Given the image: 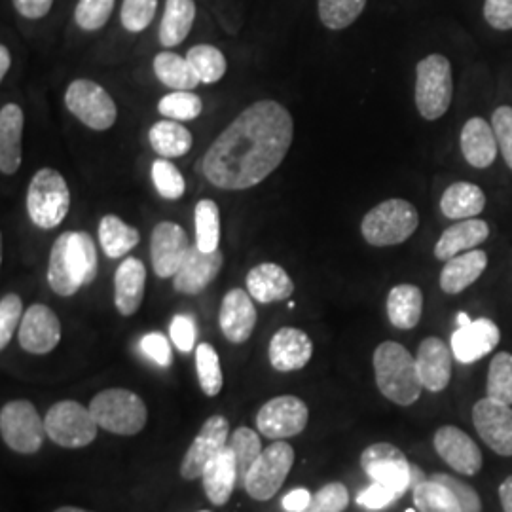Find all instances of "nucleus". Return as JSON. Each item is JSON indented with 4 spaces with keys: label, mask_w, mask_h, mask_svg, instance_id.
Masks as SVG:
<instances>
[{
    "label": "nucleus",
    "mask_w": 512,
    "mask_h": 512,
    "mask_svg": "<svg viewBox=\"0 0 512 512\" xmlns=\"http://www.w3.org/2000/svg\"><path fill=\"white\" fill-rule=\"evenodd\" d=\"M293 139V114L272 99L256 101L211 143L203 175L220 190H249L281 165Z\"/></svg>",
    "instance_id": "obj_1"
},
{
    "label": "nucleus",
    "mask_w": 512,
    "mask_h": 512,
    "mask_svg": "<svg viewBox=\"0 0 512 512\" xmlns=\"http://www.w3.org/2000/svg\"><path fill=\"white\" fill-rule=\"evenodd\" d=\"M97 270V247L88 232H65L55 239L48 262V283L55 294L73 296L92 285Z\"/></svg>",
    "instance_id": "obj_2"
},
{
    "label": "nucleus",
    "mask_w": 512,
    "mask_h": 512,
    "mask_svg": "<svg viewBox=\"0 0 512 512\" xmlns=\"http://www.w3.org/2000/svg\"><path fill=\"white\" fill-rule=\"evenodd\" d=\"M376 385L385 399L399 406H410L420 399L421 385L416 357L399 342H382L372 357Z\"/></svg>",
    "instance_id": "obj_3"
},
{
    "label": "nucleus",
    "mask_w": 512,
    "mask_h": 512,
    "mask_svg": "<svg viewBox=\"0 0 512 512\" xmlns=\"http://www.w3.org/2000/svg\"><path fill=\"white\" fill-rule=\"evenodd\" d=\"M420 226L418 209L406 200L393 198L372 207L361 222V234L372 247L401 245Z\"/></svg>",
    "instance_id": "obj_4"
},
{
    "label": "nucleus",
    "mask_w": 512,
    "mask_h": 512,
    "mask_svg": "<svg viewBox=\"0 0 512 512\" xmlns=\"http://www.w3.org/2000/svg\"><path fill=\"white\" fill-rule=\"evenodd\" d=\"M71 209V190L65 177L44 167L37 171L27 188V213L33 224L42 230H54Z\"/></svg>",
    "instance_id": "obj_5"
},
{
    "label": "nucleus",
    "mask_w": 512,
    "mask_h": 512,
    "mask_svg": "<svg viewBox=\"0 0 512 512\" xmlns=\"http://www.w3.org/2000/svg\"><path fill=\"white\" fill-rule=\"evenodd\" d=\"M90 410L97 425L114 435L133 437L147 425V404L129 389H105L97 393Z\"/></svg>",
    "instance_id": "obj_6"
},
{
    "label": "nucleus",
    "mask_w": 512,
    "mask_h": 512,
    "mask_svg": "<svg viewBox=\"0 0 512 512\" xmlns=\"http://www.w3.org/2000/svg\"><path fill=\"white\" fill-rule=\"evenodd\" d=\"M454 78L450 61L440 54L427 55L416 67V109L423 120H440L452 103Z\"/></svg>",
    "instance_id": "obj_7"
},
{
    "label": "nucleus",
    "mask_w": 512,
    "mask_h": 512,
    "mask_svg": "<svg viewBox=\"0 0 512 512\" xmlns=\"http://www.w3.org/2000/svg\"><path fill=\"white\" fill-rule=\"evenodd\" d=\"M44 423L48 439L71 450L92 444L99 429L90 406H84L76 401L55 403L48 410Z\"/></svg>",
    "instance_id": "obj_8"
},
{
    "label": "nucleus",
    "mask_w": 512,
    "mask_h": 512,
    "mask_svg": "<svg viewBox=\"0 0 512 512\" xmlns=\"http://www.w3.org/2000/svg\"><path fill=\"white\" fill-rule=\"evenodd\" d=\"M293 465V446L285 440H275L274 444L262 450L260 458L256 459L255 465L245 476V492L256 501L272 499L285 484Z\"/></svg>",
    "instance_id": "obj_9"
},
{
    "label": "nucleus",
    "mask_w": 512,
    "mask_h": 512,
    "mask_svg": "<svg viewBox=\"0 0 512 512\" xmlns=\"http://www.w3.org/2000/svg\"><path fill=\"white\" fill-rule=\"evenodd\" d=\"M65 107L93 131H107L118 118L116 103L109 92L88 78H78L69 84Z\"/></svg>",
    "instance_id": "obj_10"
},
{
    "label": "nucleus",
    "mask_w": 512,
    "mask_h": 512,
    "mask_svg": "<svg viewBox=\"0 0 512 512\" xmlns=\"http://www.w3.org/2000/svg\"><path fill=\"white\" fill-rule=\"evenodd\" d=\"M0 435L6 446L18 454H37L42 448L46 423L40 420L35 404L29 401H12L0 410Z\"/></svg>",
    "instance_id": "obj_11"
},
{
    "label": "nucleus",
    "mask_w": 512,
    "mask_h": 512,
    "mask_svg": "<svg viewBox=\"0 0 512 512\" xmlns=\"http://www.w3.org/2000/svg\"><path fill=\"white\" fill-rule=\"evenodd\" d=\"M310 420L306 403L294 395H281L264 404L256 414V427L266 439L285 440L300 435Z\"/></svg>",
    "instance_id": "obj_12"
},
{
    "label": "nucleus",
    "mask_w": 512,
    "mask_h": 512,
    "mask_svg": "<svg viewBox=\"0 0 512 512\" xmlns=\"http://www.w3.org/2000/svg\"><path fill=\"white\" fill-rule=\"evenodd\" d=\"M361 467L372 482H380L399 495L412 488V465L403 452L389 442L368 446L361 456Z\"/></svg>",
    "instance_id": "obj_13"
},
{
    "label": "nucleus",
    "mask_w": 512,
    "mask_h": 512,
    "mask_svg": "<svg viewBox=\"0 0 512 512\" xmlns=\"http://www.w3.org/2000/svg\"><path fill=\"white\" fill-rule=\"evenodd\" d=\"M230 439V423L224 416H211L205 421L192 440L190 448L184 454L181 463V476L184 480H196L202 478L207 465L219 456L220 452L228 446Z\"/></svg>",
    "instance_id": "obj_14"
},
{
    "label": "nucleus",
    "mask_w": 512,
    "mask_h": 512,
    "mask_svg": "<svg viewBox=\"0 0 512 512\" xmlns=\"http://www.w3.org/2000/svg\"><path fill=\"white\" fill-rule=\"evenodd\" d=\"M473 423L480 439L503 458H512V406L486 397L473 406Z\"/></svg>",
    "instance_id": "obj_15"
},
{
    "label": "nucleus",
    "mask_w": 512,
    "mask_h": 512,
    "mask_svg": "<svg viewBox=\"0 0 512 512\" xmlns=\"http://www.w3.org/2000/svg\"><path fill=\"white\" fill-rule=\"evenodd\" d=\"M190 247L192 245L183 226L169 220L156 224L150 236V258L154 274L162 279L175 277Z\"/></svg>",
    "instance_id": "obj_16"
},
{
    "label": "nucleus",
    "mask_w": 512,
    "mask_h": 512,
    "mask_svg": "<svg viewBox=\"0 0 512 512\" xmlns=\"http://www.w3.org/2000/svg\"><path fill=\"white\" fill-rule=\"evenodd\" d=\"M19 346L33 355H46L61 342V323L54 310L33 304L23 313L18 330Z\"/></svg>",
    "instance_id": "obj_17"
},
{
    "label": "nucleus",
    "mask_w": 512,
    "mask_h": 512,
    "mask_svg": "<svg viewBox=\"0 0 512 512\" xmlns=\"http://www.w3.org/2000/svg\"><path fill=\"white\" fill-rule=\"evenodd\" d=\"M435 450L440 459L459 475L475 476L482 469V452L465 431L454 425H442L435 433Z\"/></svg>",
    "instance_id": "obj_18"
},
{
    "label": "nucleus",
    "mask_w": 512,
    "mask_h": 512,
    "mask_svg": "<svg viewBox=\"0 0 512 512\" xmlns=\"http://www.w3.org/2000/svg\"><path fill=\"white\" fill-rule=\"evenodd\" d=\"M501 340V330L488 317L473 319L469 325L458 327L452 334L450 348L461 365H473L490 355Z\"/></svg>",
    "instance_id": "obj_19"
},
{
    "label": "nucleus",
    "mask_w": 512,
    "mask_h": 512,
    "mask_svg": "<svg viewBox=\"0 0 512 512\" xmlns=\"http://www.w3.org/2000/svg\"><path fill=\"white\" fill-rule=\"evenodd\" d=\"M222 262L224 256L219 249L213 253H205L194 243L184 258L183 266L173 277V289L188 296L203 293L220 274Z\"/></svg>",
    "instance_id": "obj_20"
},
{
    "label": "nucleus",
    "mask_w": 512,
    "mask_h": 512,
    "mask_svg": "<svg viewBox=\"0 0 512 512\" xmlns=\"http://www.w3.org/2000/svg\"><path fill=\"white\" fill-rule=\"evenodd\" d=\"M253 296L243 289H232L222 298L219 325L230 344H245L256 327Z\"/></svg>",
    "instance_id": "obj_21"
},
{
    "label": "nucleus",
    "mask_w": 512,
    "mask_h": 512,
    "mask_svg": "<svg viewBox=\"0 0 512 512\" xmlns=\"http://www.w3.org/2000/svg\"><path fill=\"white\" fill-rule=\"evenodd\" d=\"M452 357V348L439 336H429L421 342L416 366L423 389L440 393L448 387L452 380Z\"/></svg>",
    "instance_id": "obj_22"
},
{
    "label": "nucleus",
    "mask_w": 512,
    "mask_h": 512,
    "mask_svg": "<svg viewBox=\"0 0 512 512\" xmlns=\"http://www.w3.org/2000/svg\"><path fill=\"white\" fill-rule=\"evenodd\" d=\"M268 355L277 372H294L310 363L313 342L304 330L283 327L272 336Z\"/></svg>",
    "instance_id": "obj_23"
},
{
    "label": "nucleus",
    "mask_w": 512,
    "mask_h": 512,
    "mask_svg": "<svg viewBox=\"0 0 512 512\" xmlns=\"http://www.w3.org/2000/svg\"><path fill=\"white\" fill-rule=\"evenodd\" d=\"M147 289V268L143 260L129 256L114 275V304L120 315L131 317L135 315L145 298Z\"/></svg>",
    "instance_id": "obj_24"
},
{
    "label": "nucleus",
    "mask_w": 512,
    "mask_h": 512,
    "mask_svg": "<svg viewBox=\"0 0 512 512\" xmlns=\"http://www.w3.org/2000/svg\"><path fill=\"white\" fill-rule=\"evenodd\" d=\"M459 147L465 162L475 169L490 167L494 164L499 152L492 124H488L480 116L465 122L459 135Z\"/></svg>",
    "instance_id": "obj_25"
},
{
    "label": "nucleus",
    "mask_w": 512,
    "mask_h": 512,
    "mask_svg": "<svg viewBox=\"0 0 512 512\" xmlns=\"http://www.w3.org/2000/svg\"><path fill=\"white\" fill-rule=\"evenodd\" d=\"M247 293L260 304H274L289 300L294 293V283L287 270L274 262L255 266L247 274Z\"/></svg>",
    "instance_id": "obj_26"
},
{
    "label": "nucleus",
    "mask_w": 512,
    "mask_h": 512,
    "mask_svg": "<svg viewBox=\"0 0 512 512\" xmlns=\"http://www.w3.org/2000/svg\"><path fill=\"white\" fill-rule=\"evenodd\" d=\"M488 238H490V226L486 220H459L442 232V236L435 245V256L442 262H448L454 256L480 247Z\"/></svg>",
    "instance_id": "obj_27"
},
{
    "label": "nucleus",
    "mask_w": 512,
    "mask_h": 512,
    "mask_svg": "<svg viewBox=\"0 0 512 512\" xmlns=\"http://www.w3.org/2000/svg\"><path fill=\"white\" fill-rule=\"evenodd\" d=\"M486 268H488V255L484 251L473 249L450 258L440 272L439 283L442 293L450 296L463 293L480 279V275L486 272Z\"/></svg>",
    "instance_id": "obj_28"
},
{
    "label": "nucleus",
    "mask_w": 512,
    "mask_h": 512,
    "mask_svg": "<svg viewBox=\"0 0 512 512\" xmlns=\"http://www.w3.org/2000/svg\"><path fill=\"white\" fill-rule=\"evenodd\" d=\"M202 478L203 490L213 505L222 507L230 501L239 482L238 461L230 446H226L219 456L207 465Z\"/></svg>",
    "instance_id": "obj_29"
},
{
    "label": "nucleus",
    "mask_w": 512,
    "mask_h": 512,
    "mask_svg": "<svg viewBox=\"0 0 512 512\" xmlns=\"http://www.w3.org/2000/svg\"><path fill=\"white\" fill-rule=\"evenodd\" d=\"M25 116L16 103H6L0 109V171L14 175L21 165V135Z\"/></svg>",
    "instance_id": "obj_30"
},
{
    "label": "nucleus",
    "mask_w": 512,
    "mask_h": 512,
    "mask_svg": "<svg viewBox=\"0 0 512 512\" xmlns=\"http://www.w3.org/2000/svg\"><path fill=\"white\" fill-rule=\"evenodd\" d=\"M486 207V194L480 186L473 183L450 184L442 198H440V211L446 219L465 220L476 219Z\"/></svg>",
    "instance_id": "obj_31"
},
{
    "label": "nucleus",
    "mask_w": 512,
    "mask_h": 512,
    "mask_svg": "<svg viewBox=\"0 0 512 512\" xmlns=\"http://www.w3.org/2000/svg\"><path fill=\"white\" fill-rule=\"evenodd\" d=\"M423 313V293L420 287L401 283L387 294V317L395 329L412 330L418 327Z\"/></svg>",
    "instance_id": "obj_32"
},
{
    "label": "nucleus",
    "mask_w": 512,
    "mask_h": 512,
    "mask_svg": "<svg viewBox=\"0 0 512 512\" xmlns=\"http://www.w3.org/2000/svg\"><path fill=\"white\" fill-rule=\"evenodd\" d=\"M196 19L194 0H165L164 18L158 31L160 44L164 48H175L183 44L190 35Z\"/></svg>",
    "instance_id": "obj_33"
},
{
    "label": "nucleus",
    "mask_w": 512,
    "mask_h": 512,
    "mask_svg": "<svg viewBox=\"0 0 512 512\" xmlns=\"http://www.w3.org/2000/svg\"><path fill=\"white\" fill-rule=\"evenodd\" d=\"M154 74L173 92H192L202 84L190 61L173 52H160L154 57Z\"/></svg>",
    "instance_id": "obj_34"
},
{
    "label": "nucleus",
    "mask_w": 512,
    "mask_h": 512,
    "mask_svg": "<svg viewBox=\"0 0 512 512\" xmlns=\"http://www.w3.org/2000/svg\"><path fill=\"white\" fill-rule=\"evenodd\" d=\"M148 141L152 150L160 158H181L190 152L194 137L190 129L184 128L177 120H162L148 131Z\"/></svg>",
    "instance_id": "obj_35"
},
{
    "label": "nucleus",
    "mask_w": 512,
    "mask_h": 512,
    "mask_svg": "<svg viewBox=\"0 0 512 512\" xmlns=\"http://www.w3.org/2000/svg\"><path fill=\"white\" fill-rule=\"evenodd\" d=\"M141 241L137 228L129 226L116 215H105L99 222V243L109 258H122Z\"/></svg>",
    "instance_id": "obj_36"
},
{
    "label": "nucleus",
    "mask_w": 512,
    "mask_h": 512,
    "mask_svg": "<svg viewBox=\"0 0 512 512\" xmlns=\"http://www.w3.org/2000/svg\"><path fill=\"white\" fill-rule=\"evenodd\" d=\"M414 505L418 512H463L456 495L433 478L414 488Z\"/></svg>",
    "instance_id": "obj_37"
},
{
    "label": "nucleus",
    "mask_w": 512,
    "mask_h": 512,
    "mask_svg": "<svg viewBox=\"0 0 512 512\" xmlns=\"http://www.w3.org/2000/svg\"><path fill=\"white\" fill-rule=\"evenodd\" d=\"M194 220H196V245L205 253L217 251L220 243L219 205L213 200H200L196 203Z\"/></svg>",
    "instance_id": "obj_38"
},
{
    "label": "nucleus",
    "mask_w": 512,
    "mask_h": 512,
    "mask_svg": "<svg viewBox=\"0 0 512 512\" xmlns=\"http://www.w3.org/2000/svg\"><path fill=\"white\" fill-rule=\"evenodd\" d=\"M186 59L194 67L196 74L200 76L202 84H215L226 74L228 63L226 57L220 52L219 48L211 44H198L188 50Z\"/></svg>",
    "instance_id": "obj_39"
},
{
    "label": "nucleus",
    "mask_w": 512,
    "mask_h": 512,
    "mask_svg": "<svg viewBox=\"0 0 512 512\" xmlns=\"http://www.w3.org/2000/svg\"><path fill=\"white\" fill-rule=\"evenodd\" d=\"M486 397L497 403L512 406V355L507 351L497 353L490 361Z\"/></svg>",
    "instance_id": "obj_40"
},
{
    "label": "nucleus",
    "mask_w": 512,
    "mask_h": 512,
    "mask_svg": "<svg viewBox=\"0 0 512 512\" xmlns=\"http://www.w3.org/2000/svg\"><path fill=\"white\" fill-rule=\"evenodd\" d=\"M365 6L366 0H319V18L327 29L342 31L359 19Z\"/></svg>",
    "instance_id": "obj_41"
},
{
    "label": "nucleus",
    "mask_w": 512,
    "mask_h": 512,
    "mask_svg": "<svg viewBox=\"0 0 512 512\" xmlns=\"http://www.w3.org/2000/svg\"><path fill=\"white\" fill-rule=\"evenodd\" d=\"M196 370H198V380L203 393L207 397H217L224 385L222 366H220L217 349L207 342H203L196 348Z\"/></svg>",
    "instance_id": "obj_42"
},
{
    "label": "nucleus",
    "mask_w": 512,
    "mask_h": 512,
    "mask_svg": "<svg viewBox=\"0 0 512 512\" xmlns=\"http://www.w3.org/2000/svg\"><path fill=\"white\" fill-rule=\"evenodd\" d=\"M228 446H230V450L234 452L236 461H238V484L243 486L245 476L251 471L256 459L260 458V454H262V442H260V437L256 435L253 429L239 427L228 439Z\"/></svg>",
    "instance_id": "obj_43"
},
{
    "label": "nucleus",
    "mask_w": 512,
    "mask_h": 512,
    "mask_svg": "<svg viewBox=\"0 0 512 512\" xmlns=\"http://www.w3.org/2000/svg\"><path fill=\"white\" fill-rule=\"evenodd\" d=\"M160 114L169 118V120H177V122H190L196 120L202 114V99L192 92H173L167 93L165 97L160 99L158 103Z\"/></svg>",
    "instance_id": "obj_44"
},
{
    "label": "nucleus",
    "mask_w": 512,
    "mask_h": 512,
    "mask_svg": "<svg viewBox=\"0 0 512 512\" xmlns=\"http://www.w3.org/2000/svg\"><path fill=\"white\" fill-rule=\"evenodd\" d=\"M152 181L164 200H179L186 192V183L181 171L167 158L156 160L152 164Z\"/></svg>",
    "instance_id": "obj_45"
},
{
    "label": "nucleus",
    "mask_w": 512,
    "mask_h": 512,
    "mask_svg": "<svg viewBox=\"0 0 512 512\" xmlns=\"http://www.w3.org/2000/svg\"><path fill=\"white\" fill-rule=\"evenodd\" d=\"M116 0H80L74 10V21L84 31H99L107 25Z\"/></svg>",
    "instance_id": "obj_46"
},
{
    "label": "nucleus",
    "mask_w": 512,
    "mask_h": 512,
    "mask_svg": "<svg viewBox=\"0 0 512 512\" xmlns=\"http://www.w3.org/2000/svg\"><path fill=\"white\" fill-rule=\"evenodd\" d=\"M348 505V488L342 482H330L311 495L310 505L302 512H344Z\"/></svg>",
    "instance_id": "obj_47"
},
{
    "label": "nucleus",
    "mask_w": 512,
    "mask_h": 512,
    "mask_svg": "<svg viewBox=\"0 0 512 512\" xmlns=\"http://www.w3.org/2000/svg\"><path fill=\"white\" fill-rule=\"evenodd\" d=\"M158 0H124L122 4V25L129 33H141L145 31L152 19L156 16Z\"/></svg>",
    "instance_id": "obj_48"
},
{
    "label": "nucleus",
    "mask_w": 512,
    "mask_h": 512,
    "mask_svg": "<svg viewBox=\"0 0 512 512\" xmlns=\"http://www.w3.org/2000/svg\"><path fill=\"white\" fill-rule=\"evenodd\" d=\"M23 302L18 294H6L0 300V349L6 348L21 325Z\"/></svg>",
    "instance_id": "obj_49"
},
{
    "label": "nucleus",
    "mask_w": 512,
    "mask_h": 512,
    "mask_svg": "<svg viewBox=\"0 0 512 512\" xmlns=\"http://www.w3.org/2000/svg\"><path fill=\"white\" fill-rule=\"evenodd\" d=\"M492 128L505 165L512 171V107L501 105L494 110Z\"/></svg>",
    "instance_id": "obj_50"
},
{
    "label": "nucleus",
    "mask_w": 512,
    "mask_h": 512,
    "mask_svg": "<svg viewBox=\"0 0 512 512\" xmlns=\"http://www.w3.org/2000/svg\"><path fill=\"white\" fill-rule=\"evenodd\" d=\"M433 480H437L440 484H444L452 494L456 495V499L461 505L463 512H482V501L480 495L476 494L475 488L469 486L467 482L459 480L456 476L444 475V473H437L431 476Z\"/></svg>",
    "instance_id": "obj_51"
},
{
    "label": "nucleus",
    "mask_w": 512,
    "mask_h": 512,
    "mask_svg": "<svg viewBox=\"0 0 512 512\" xmlns=\"http://www.w3.org/2000/svg\"><path fill=\"white\" fill-rule=\"evenodd\" d=\"M401 495L393 492L391 488H387L380 482H372L368 488H365L361 494L357 495V503L365 509L370 511H378V509H385L391 503H395Z\"/></svg>",
    "instance_id": "obj_52"
},
{
    "label": "nucleus",
    "mask_w": 512,
    "mask_h": 512,
    "mask_svg": "<svg viewBox=\"0 0 512 512\" xmlns=\"http://www.w3.org/2000/svg\"><path fill=\"white\" fill-rule=\"evenodd\" d=\"M169 334H171V340L173 344L177 346L179 351L183 353H190L194 346H196V325L190 317L186 315H177L173 321H171V327H169Z\"/></svg>",
    "instance_id": "obj_53"
},
{
    "label": "nucleus",
    "mask_w": 512,
    "mask_h": 512,
    "mask_svg": "<svg viewBox=\"0 0 512 512\" xmlns=\"http://www.w3.org/2000/svg\"><path fill=\"white\" fill-rule=\"evenodd\" d=\"M484 18L497 31H511L512 0H484Z\"/></svg>",
    "instance_id": "obj_54"
},
{
    "label": "nucleus",
    "mask_w": 512,
    "mask_h": 512,
    "mask_svg": "<svg viewBox=\"0 0 512 512\" xmlns=\"http://www.w3.org/2000/svg\"><path fill=\"white\" fill-rule=\"evenodd\" d=\"M141 349H143V353L147 355L148 359L154 361L156 365H171V346H169L164 334L150 332L141 340Z\"/></svg>",
    "instance_id": "obj_55"
},
{
    "label": "nucleus",
    "mask_w": 512,
    "mask_h": 512,
    "mask_svg": "<svg viewBox=\"0 0 512 512\" xmlns=\"http://www.w3.org/2000/svg\"><path fill=\"white\" fill-rule=\"evenodd\" d=\"M19 16L27 19H42L54 6V0H12Z\"/></svg>",
    "instance_id": "obj_56"
},
{
    "label": "nucleus",
    "mask_w": 512,
    "mask_h": 512,
    "mask_svg": "<svg viewBox=\"0 0 512 512\" xmlns=\"http://www.w3.org/2000/svg\"><path fill=\"white\" fill-rule=\"evenodd\" d=\"M310 501V492L304 488H298L283 497V509L287 512H302L310 505Z\"/></svg>",
    "instance_id": "obj_57"
},
{
    "label": "nucleus",
    "mask_w": 512,
    "mask_h": 512,
    "mask_svg": "<svg viewBox=\"0 0 512 512\" xmlns=\"http://www.w3.org/2000/svg\"><path fill=\"white\" fill-rule=\"evenodd\" d=\"M499 501L503 512H512V475L507 476L499 486Z\"/></svg>",
    "instance_id": "obj_58"
},
{
    "label": "nucleus",
    "mask_w": 512,
    "mask_h": 512,
    "mask_svg": "<svg viewBox=\"0 0 512 512\" xmlns=\"http://www.w3.org/2000/svg\"><path fill=\"white\" fill-rule=\"evenodd\" d=\"M10 65H12V57H10L8 48L2 44V46H0V78H2V80H4V76L10 71Z\"/></svg>",
    "instance_id": "obj_59"
},
{
    "label": "nucleus",
    "mask_w": 512,
    "mask_h": 512,
    "mask_svg": "<svg viewBox=\"0 0 512 512\" xmlns=\"http://www.w3.org/2000/svg\"><path fill=\"white\" fill-rule=\"evenodd\" d=\"M473 319L465 313V311H459L458 313V327H465V325H469Z\"/></svg>",
    "instance_id": "obj_60"
},
{
    "label": "nucleus",
    "mask_w": 512,
    "mask_h": 512,
    "mask_svg": "<svg viewBox=\"0 0 512 512\" xmlns=\"http://www.w3.org/2000/svg\"><path fill=\"white\" fill-rule=\"evenodd\" d=\"M54 512H92L86 511V509H78V507H61V509H57Z\"/></svg>",
    "instance_id": "obj_61"
},
{
    "label": "nucleus",
    "mask_w": 512,
    "mask_h": 512,
    "mask_svg": "<svg viewBox=\"0 0 512 512\" xmlns=\"http://www.w3.org/2000/svg\"><path fill=\"white\" fill-rule=\"evenodd\" d=\"M406 512H416V511H414V509H408V511H406Z\"/></svg>",
    "instance_id": "obj_62"
},
{
    "label": "nucleus",
    "mask_w": 512,
    "mask_h": 512,
    "mask_svg": "<svg viewBox=\"0 0 512 512\" xmlns=\"http://www.w3.org/2000/svg\"><path fill=\"white\" fill-rule=\"evenodd\" d=\"M198 512H209V511H198Z\"/></svg>",
    "instance_id": "obj_63"
}]
</instances>
